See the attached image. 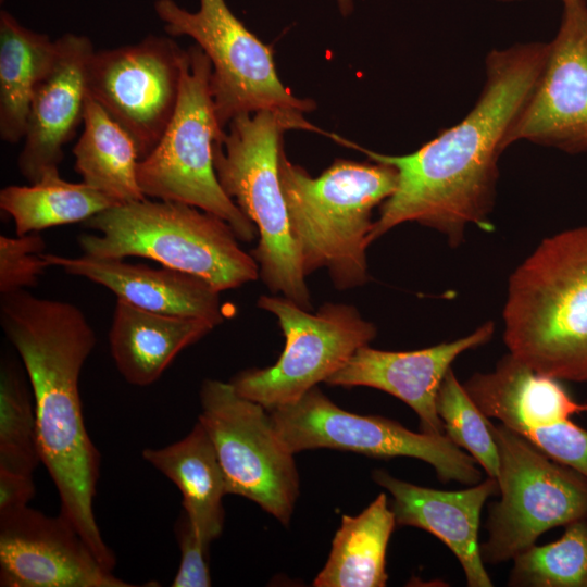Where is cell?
<instances>
[{
	"label": "cell",
	"mask_w": 587,
	"mask_h": 587,
	"mask_svg": "<svg viewBox=\"0 0 587 587\" xmlns=\"http://www.w3.org/2000/svg\"><path fill=\"white\" fill-rule=\"evenodd\" d=\"M463 386L488 419L520 435L587 411V404L575 401L560 379L533 370L511 353L494 371L475 373Z\"/></svg>",
	"instance_id": "20"
},
{
	"label": "cell",
	"mask_w": 587,
	"mask_h": 587,
	"mask_svg": "<svg viewBox=\"0 0 587 587\" xmlns=\"http://www.w3.org/2000/svg\"><path fill=\"white\" fill-rule=\"evenodd\" d=\"M503 322L514 358L560 380L587 382V225L544 239L515 268Z\"/></svg>",
	"instance_id": "3"
},
{
	"label": "cell",
	"mask_w": 587,
	"mask_h": 587,
	"mask_svg": "<svg viewBox=\"0 0 587 587\" xmlns=\"http://www.w3.org/2000/svg\"><path fill=\"white\" fill-rule=\"evenodd\" d=\"M83 132L73 148L74 168L82 182L117 204L142 200L137 178L140 160L132 136L89 95Z\"/></svg>",
	"instance_id": "25"
},
{
	"label": "cell",
	"mask_w": 587,
	"mask_h": 587,
	"mask_svg": "<svg viewBox=\"0 0 587 587\" xmlns=\"http://www.w3.org/2000/svg\"><path fill=\"white\" fill-rule=\"evenodd\" d=\"M114 205L107 195L83 182L64 180L59 172L47 173L29 186L11 185L0 191V208L12 217L17 236L85 223Z\"/></svg>",
	"instance_id": "26"
},
{
	"label": "cell",
	"mask_w": 587,
	"mask_h": 587,
	"mask_svg": "<svg viewBox=\"0 0 587 587\" xmlns=\"http://www.w3.org/2000/svg\"><path fill=\"white\" fill-rule=\"evenodd\" d=\"M373 479L392 496L396 523L424 529L442 541L460 562L467 586L491 587L478 545L480 512L486 500L498 494L495 478L458 491L437 490L398 479L375 470Z\"/></svg>",
	"instance_id": "18"
},
{
	"label": "cell",
	"mask_w": 587,
	"mask_h": 587,
	"mask_svg": "<svg viewBox=\"0 0 587 587\" xmlns=\"http://www.w3.org/2000/svg\"><path fill=\"white\" fill-rule=\"evenodd\" d=\"M34 496L33 476L0 469V515L27 507Z\"/></svg>",
	"instance_id": "33"
},
{
	"label": "cell",
	"mask_w": 587,
	"mask_h": 587,
	"mask_svg": "<svg viewBox=\"0 0 587 587\" xmlns=\"http://www.w3.org/2000/svg\"><path fill=\"white\" fill-rule=\"evenodd\" d=\"M200 404L198 421L213 442L228 494L255 502L288 525L299 475L270 411L239 395L232 383L217 379L202 383Z\"/></svg>",
	"instance_id": "11"
},
{
	"label": "cell",
	"mask_w": 587,
	"mask_h": 587,
	"mask_svg": "<svg viewBox=\"0 0 587 587\" xmlns=\"http://www.w3.org/2000/svg\"><path fill=\"white\" fill-rule=\"evenodd\" d=\"M437 413L445 435L458 447L465 449L488 477L498 478L499 451L490 429V421L479 410L450 369L436 399Z\"/></svg>",
	"instance_id": "29"
},
{
	"label": "cell",
	"mask_w": 587,
	"mask_h": 587,
	"mask_svg": "<svg viewBox=\"0 0 587 587\" xmlns=\"http://www.w3.org/2000/svg\"><path fill=\"white\" fill-rule=\"evenodd\" d=\"M0 586L134 587L101 564L61 515L28 505L0 515Z\"/></svg>",
	"instance_id": "15"
},
{
	"label": "cell",
	"mask_w": 587,
	"mask_h": 587,
	"mask_svg": "<svg viewBox=\"0 0 587 587\" xmlns=\"http://www.w3.org/2000/svg\"><path fill=\"white\" fill-rule=\"evenodd\" d=\"M213 145V162L226 195L254 224L259 242L252 257L272 292L311 311V297L292 239L280 185L278 157L286 130L323 133L303 115L263 110L236 116Z\"/></svg>",
	"instance_id": "5"
},
{
	"label": "cell",
	"mask_w": 587,
	"mask_h": 587,
	"mask_svg": "<svg viewBox=\"0 0 587 587\" xmlns=\"http://www.w3.org/2000/svg\"><path fill=\"white\" fill-rule=\"evenodd\" d=\"M55 40L25 27L7 10L0 12V138L24 139L37 85L55 55Z\"/></svg>",
	"instance_id": "23"
},
{
	"label": "cell",
	"mask_w": 587,
	"mask_h": 587,
	"mask_svg": "<svg viewBox=\"0 0 587 587\" xmlns=\"http://www.w3.org/2000/svg\"><path fill=\"white\" fill-rule=\"evenodd\" d=\"M184 49L170 37L95 51L88 95L134 139L140 160L159 143L177 105Z\"/></svg>",
	"instance_id": "13"
},
{
	"label": "cell",
	"mask_w": 587,
	"mask_h": 587,
	"mask_svg": "<svg viewBox=\"0 0 587 587\" xmlns=\"http://www.w3.org/2000/svg\"><path fill=\"white\" fill-rule=\"evenodd\" d=\"M53 62L34 92L17 159L20 173L30 183L59 172L63 147L83 124L87 89V66L96 51L84 35L64 34L55 39Z\"/></svg>",
	"instance_id": "16"
},
{
	"label": "cell",
	"mask_w": 587,
	"mask_h": 587,
	"mask_svg": "<svg viewBox=\"0 0 587 587\" xmlns=\"http://www.w3.org/2000/svg\"><path fill=\"white\" fill-rule=\"evenodd\" d=\"M513 560L510 586L587 587V523L572 522L557 541L533 545Z\"/></svg>",
	"instance_id": "27"
},
{
	"label": "cell",
	"mask_w": 587,
	"mask_h": 587,
	"mask_svg": "<svg viewBox=\"0 0 587 587\" xmlns=\"http://www.w3.org/2000/svg\"><path fill=\"white\" fill-rule=\"evenodd\" d=\"M46 243L38 233L0 236V294L36 287L50 266L42 257Z\"/></svg>",
	"instance_id": "30"
},
{
	"label": "cell",
	"mask_w": 587,
	"mask_h": 587,
	"mask_svg": "<svg viewBox=\"0 0 587 587\" xmlns=\"http://www.w3.org/2000/svg\"><path fill=\"white\" fill-rule=\"evenodd\" d=\"M494 330V323L487 322L465 337L413 351H384L364 346L326 384L366 386L390 394L417 414L422 432L445 434L436 409L441 383L453 361L488 342Z\"/></svg>",
	"instance_id": "17"
},
{
	"label": "cell",
	"mask_w": 587,
	"mask_h": 587,
	"mask_svg": "<svg viewBox=\"0 0 587 587\" xmlns=\"http://www.w3.org/2000/svg\"><path fill=\"white\" fill-rule=\"evenodd\" d=\"M522 436L545 454L587 479V430L565 420L528 429Z\"/></svg>",
	"instance_id": "31"
},
{
	"label": "cell",
	"mask_w": 587,
	"mask_h": 587,
	"mask_svg": "<svg viewBox=\"0 0 587 587\" xmlns=\"http://www.w3.org/2000/svg\"><path fill=\"white\" fill-rule=\"evenodd\" d=\"M519 140L571 154L587 152L585 0L564 3L559 32L548 43L535 88L505 136V148Z\"/></svg>",
	"instance_id": "14"
},
{
	"label": "cell",
	"mask_w": 587,
	"mask_h": 587,
	"mask_svg": "<svg viewBox=\"0 0 587 587\" xmlns=\"http://www.w3.org/2000/svg\"><path fill=\"white\" fill-rule=\"evenodd\" d=\"M188 11L174 0H155L153 9L168 36H188L212 65L211 95L220 126L263 110L303 115L315 109L278 77L273 50L250 32L225 0H199Z\"/></svg>",
	"instance_id": "8"
},
{
	"label": "cell",
	"mask_w": 587,
	"mask_h": 587,
	"mask_svg": "<svg viewBox=\"0 0 587 587\" xmlns=\"http://www.w3.org/2000/svg\"><path fill=\"white\" fill-rule=\"evenodd\" d=\"M270 414L294 454L328 448L379 459L410 457L430 464L442 483L473 486L482 479L474 458L445 434L414 433L383 416L350 413L336 405L317 386L297 402L274 409Z\"/></svg>",
	"instance_id": "12"
},
{
	"label": "cell",
	"mask_w": 587,
	"mask_h": 587,
	"mask_svg": "<svg viewBox=\"0 0 587 587\" xmlns=\"http://www.w3.org/2000/svg\"><path fill=\"white\" fill-rule=\"evenodd\" d=\"M0 323L30 383L41 463L58 491L60 514L112 571L116 559L93 511L101 458L86 429L78 386L95 330L75 304L26 289L1 295Z\"/></svg>",
	"instance_id": "2"
},
{
	"label": "cell",
	"mask_w": 587,
	"mask_h": 587,
	"mask_svg": "<svg viewBox=\"0 0 587 587\" xmlns=\"http://www.w3.org/2000/svg\"><path fill=\"white\" fill-rule=\"evenodd\" d=\"M41 455L33 395L13 364L0 373V469L33 476Z\"/></svg>",
	"instance_id": "28"
},
{
	"label": "cell",
	"mask_w": 587,
	"mask_h": 587,
	"mask_svg": "<svg viewBox=\"0 0 587 587\" xmlns=\"http://www.w3.org/2000/svg\"><path fill=\"white\" fill-rule=\"evenodd\" d=\"M146 462L167 477L182 494L183 509L207 544L224 528L223 499L228 494L213 442L198 421L180 440L162 448H146Z\"/></svg>",
	"instance_id": "22"
},
{
	"label": "cell",
	"mask_w": 587,
	"mask_h": 587,
	"mask_svg": "<svg viewBox=\"0 0 587 587\" xmlns=\"http://www.w3.org/2000/svg\"><path fill=\"white\" fill-rule=\"evenodd\" d=\"M548 43L492 49L485 59V83L472 110L417 150L388 155L337 135L335 141L363 152L370 161L397 170L392 195L380 204L370 245L394 227L416 222L463 241L467 225L489 230L505 136L528 100L544 68Z\"/></svg>",
	"instance_id": "1"
},
{
	"label": "cell",
	"mask_w": 587,
	"mask_h": 587,
	"mask_svg": "<svg viewBox=\"0 0 587 587\" xmlns=\"http://www.w3.org/2000/svg\"><path fill=\"white\" fill-rule=\"evenodd\" d=\"M212 65L196 45L184 49L175 112L159 143L137 166L145 197L183 202L224 220L243 242L257 227L222 188L213 162L220 126L211 95Z\"/></svg>",
	"instance_id": "7"
},
{
	"label": "cell",
	"mask_w": 587,
	"mask_h": 587,
	"mask_svg": "<svg viewBox=\"0 0 587 587\" xmlns=\"http://www.w3.org/2000/svg\"><path fill=\"white\" fill-rule=\"evenodd\" d=\"M499 451L500 500L491 503L484 562L514 559L545 532L587 516V479L503 424L490 423Z\"/></svg>",
	"instance_id": "9"
},
{
	"label": "cell",
	"mask_w": 587,
	"mask_h": 587,
	"mask_svg": "<svg viewBox=\"0 0 587 587\" xmlns=\"http://www.w3.org/2000/svg\"><path fill=\"white\" fill-rule=\"evenodd\" d=\"M257 305L276 316L284 350L275 364L242 371L230 383L268 411L292 404L326 383L377 333L350 304L327 302L312 313L284 296H261Z\"/></svg>",
	"instance_id": "10"
},
{
	"label": "cell",
	"mask_w": 587,
	"mask_h": 587,
	"mask_svg": "<svg viewBox=\"0 0 587 587\" xmlns=\"http://www.w3.org/2000/svg\"><path fill=\"white\" fill-rule=\"evenodd\" d=\"M340 14L347 17L354 11V0H335Z\"/></svg>",
	"instance_id": "34"
},
{
	"label": "cell",
	"mask_w": 587,
	"mask_h": 587,
	"mask_svg": "<svg viewBox=\"0 0 587 587\" xmlns=\"http://www.w3.org/2000/svg\"><path fill=\"white\" fill-rule=\"evenodd\" d=\"M497 1H515V0H497ZM563 3H567V2H571V1H574V0H562Z\"/></svg>",
	"instance_id": "35"
},
{
	"label": "cell",
	"mask_w": 587,
	"mask_h": 587,
	"mask_svg": "<svg viewBox=\"0 0 587 587\" xmlns=\"http://www.w3.org/2000/svg\"><path fill=\"white\" fill-rule=\"evenodd\" d=\"M175 534L180 551V561L171 586H211L208 558L209 544L201 539L184 511L176 522Z\"/></svg>",
	"instance_id": "32"
},
{
	"label": "cell",
	"mask_w": 587,
	"mask_h": 587,
	"mask_svg": "<svg viewBox=\"0 0 587 587\" xmlns=\"http://www.w3.org/2000/svg\"><path fill=\"white\" fill-rule=\"evenodd\" d=\"M214 327L205 320L155 313L116 299L109 348L123 378L145 387L155 383L182 350Z\"/></svg>",
	"instance_id": "21"
},
{
	"label": "cell",
	"mask_w": 587,
	"mask_h": 587,
	"mask_svg": "<svg viewBox=\"0 0 587 587\" xmlns=\"http://www.w3.org/2000/svg\"><path fill=\"white\" fill-rule=\"evenodd\" d=\"M50 266L89 279L111 290L116 299L138 308L182 317L205 320L217 326L224 321L220 291L207 280L162 266L127 263L122 259L71 258L43 252Z\"/></svg>",
	"instance_id": "19"
},
{
	"label": "cell",
	"mask_w": 587,
	"mask_h": 587,
	"mask_svg": "<svg viewBox=\"0 0 587 587\" xmlns=\"http://www.w3.org/2000/svg\"><path fill=\"white\" fill-rule=\"evenodd\" d=\"M84 254L98 259L140 257L198 276L220 292L255 280L259 265L218 216L176 201L148 198L109 208L83 223Z\"/></svg>",
	"instance_id": "6"
},
{
	"label": "cell",
	"mask_w": 587,
	"mask_h": 587,
	"mask_svg": "<svg viewBox=\"0 0 587 587\" xmlns=\"http://www.w3.org/2000/svg\"><path fill=\"white\" fill-rule=\"evenodd\" d=\"M396 524L384 492L360 514L342 515L328 560L314 578L313 586H386V551Z\"/></svg>",
	"instance_id": "24"
},
{
	"label": "cell",
	"mask_w": 587,
	"mask_h": 587,
	"mask_svg": "<svg viewBox=\"0 0 587 587\" xmlns=\"http://www.w3.org/2000/svg\"><path fill=\"white\" fill-rule=\"evenodd\" d=\"M278 171L304 275L326 268L338 289L364 285L372 213L395 191L397 170L382 162L337 159L313 177L287 158L283 146Z\"/></svg>",
	"instance_id": "4"
}]
</instances>
